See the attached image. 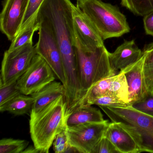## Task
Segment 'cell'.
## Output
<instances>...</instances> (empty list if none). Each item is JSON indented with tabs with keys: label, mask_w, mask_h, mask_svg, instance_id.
Masks as SVG:
<instances>
[{
	"label": "cell",
	"mask_w": 153,
	"mask_h": 153,
	"mask_svg": "<svg viewBox=\"0 0 153 153\" xmlns=\"http://www.w3.org/2000/svg\"><path fill=\"white\" fill-rule=\"evenodd\" d=\"M105 121L100 110L92 105H85L76 109L69 114L67 125L71 127L86 123H101Z\"/></svg>",
	"instance_id": "2e32d148"
},
{
	"label": "cell",
	"mask_w": 153,
	"mask_h": 153,
	"mask_svg": "<svg viewBox=\"0 0 153 153\" xmlns=\"http://www.w3.org/2000/svg\"><path fill=\"white\" fill-rule=\"evenodd\" d=\"M109 123H86L68 127L67 131L70 144L80 153H92L95 147L103 137Z\"/></svg>",
	"instance_id": "9c48e42d"
},
{
	"label": "cell",
	"mask_w": 153,
	"mask_h": 153,
	"mask_svg": "<svg viewBox=\"0 0 153 153\" xmlns=\"http://www.w3.org/2000/svg\"><path fill=\"white\" fill-rule=\"evenodd\" d=\"M143 23L146 34L153 36V11L144 16Z\"/></svg>",
	"instance_id": "f546056e"
},
{
	"label": "cell",
	"mask_w": 153,
	"mask_h": 153,
	"mask_svg": "<svg viewBox=\"0 0 153 153\" xmlns=\"http://www.w3.org/2000/svg\"><path fill=\"white\" fill-rule=\"evenodd\" d=\"M16 85L17 81L7 85L0 86V105H3L21 94Z\"/></svg>",
	"instance_id": "d4e9b609"
},
{
	"label": "cell",
	"mask_w": 153,
	"mask_h": 153,
	"mask_svg": "<svg viewBox=\"0 0 153 153\" xmlns=\"http://www.w3.org/2000/svg\"><path fill=\"white\" fill-rule=\"evenodd\" d=\"M29 144L25 140L3 138L0 140V153H22Z\"/></svg>",
	"instance_id": "7402d4cb"
},
{
	"label": "cell",
	"mask_w": 153,
	"mask_h": 153,
	"mask_svg": "<svg viewBox=\"0 0 153 153\" xmlns=\"http://www.w3.org/2000/svg\"><path fill=\"white\" fill-rule=\"evenodd\" d=\"M29 0H4L0 14V30L12 42L19 33Z\"/></svg>",
	"instance_id": "30bf717a"
},
{
	"label": "cell",
	"mask_w": 153,
	"mask_h": 153,
	"mask_svg": "<svg viewBox=\"0 0 153 153\" xmlns=\"http://www.w3.org/2000/svg\"><path fill=\"white\" fill-rule=\"evenodd\" d=\"M142 54L145 57V61L153 62V42L146 45L142 51Z\"/></svg>",
	"instance_id": "4dcf8cb0"
},
{
	"label": "cell",
	"mask_w": 153,
	"mask_h": 153,
	"mask_svg": "<svg viewBox=\"0 0 153 153\" xmlns=\"http://www.w3.org/2000/svg\"><path fill=\"white\" fill-rule=\"evenodd\" d=\"M104 136L111 141L120 153H140L131 136L116 123H109Z\"/></svg>",
	"instance_id": "5bb4252c"
},
{
	"label": "cell",
	"mask_w": 153,
	"mask_h": 153,
	"mask_svg": "<svg viewBox=\"0 0 153 153\" xmlns=\"http://www.w3.org/2000/svg\"><path fill=\"white\" fill-rule=\"evenodd\" d=\"M121 5L134 15L140 16L153 11V0H121Z\"/></svg>",
	"instance_id": "d6986e66"
},
{
	"label": "cell",
	"mask_w": 153,
	"mask_h": 153,
	"mask_svg": "<svg viewBox=\"0 0 153 153\" xmlns=\"http://www.w3.org/2000/svg\"><path fill=\"white\" fill-rule=\"evenodd\" d=\"M135 109L153 116V94H148L146 97L131 105Z\"/></svg>",
	"instance_id": "83f0119b"
},
{
	"label": "cell",
	"mask_w": 153,
	"mask_h": 153,
	"mask_svg": "<svg viewBox=\"0 0 153 153\" xmlns=\"http://www.w3.org/2000/svg\"><path fill=\"white\" fill-rule=\"evenodd\" d=\"M76 1H77V0H76Z\"/></svg>",
	"instance_id": "d6a6232c"
},
{
	"label": "cell",
	"mask_w": 153,
	"mask_h": 153,
	"mask_svg": "<svg viewBox=\"0 0 153 153\" xmlns=\"http://www.w3.org/2000/svg\"><path fill=\"white\" fill-rule=\"evenodd\" d=\"M75 50L80 85L78 109L82 107L92 87L100 80L113 76L116 73L111 69L109 52L104 45L94 50L85 49L80 45L76 35Z\"/></svg>",
	"instance_id": "3957f363"
},
{
	"label": "cell",
	"mask_w": 153,
	"mask_h": 153,
	"mask_svg": "<svg viewBox=\"0 0 153 153\" xmlns=\"http://www.w3.org/2000/svg\"><path fill=\"white\" fill-rule=\"evenodd\" d=\"M66 89L62 82L53 81L31 95L34 104L31 112H36L61 96L65 97Z\"/></svg>",
	"instance_id": "9a60e30c"
},
{
	"label": "cell",
	"mask_w": 153,
	"mask_h": 153,
	"mask_svg": "<svg viewBox=\"0 0 153 153\" xmlns=\"http://www.w3.org/2000/svg\"><path fill=\"white\" fill-rule=\"evenodd\" d=\"M40 153L39 150L35 147V146H28L22 153Z\"/></svg>",
	"instance_id": "1f68e13d"
},
{
	"label": "cell",
	"mask_w": 153,
	"mask_h": 153,
	"mask_svg": "<svg viewBox=\"0 0 153 153\" xmlns=\"http://www.w3.org/2000/svg\"><path fill=\"white\" fill-rule=\"evenodd\" d=\"M54 75L47 62L36 54L28 68L17 81V87L21 94L31 95L54 81Z\"/></svg>",
	"instance_id": "ba28073f"
},
{
	"label": "cell",
	"mask_w": 153,
	"mask_h": 153,
	"mask_svg": "<svg viewBox=\"0 0 153 153\" xmlns=\"http://www.w3.org/2000/svg\"><path fill=\"white\" fill-rule=\"evenodd\" d=\"M96 105L98 106H124L129 105L112 95L103 96L90 99L86 102L85 105Z\"/></svg>",
	"instance_id": "cb8c5ba5"
},
{
	"label": "cell",
	"mask_w": 153,
	"mask_h": 153,
	"mask_svg": "<svg viewBox=\"0 0 153 153\" xmlns=\"http://www.w3.org/2000/svg\"><path fill=\"white\" fill-rule=\"evenodd\" d=\"M144 84L148 94H153V62L144 61L143 67Z\"/></svg>",
	"instance_id": "4316f807"
},
{
	"label": "cell",
	"mask_w": 153,
	"mask_h": 153,
	"mask_svg": "<svg viewBox=\"0 0 153 153\" xmlns=\"http://www.w3.org/2000/svg\"><path fill=\"white\" fill-rule=\"evenodd\" d=\"M76 6L91 21L103 41L129 33L126 16L117 6L101 0H77Z\"/></svg>",
	"instance_id": "5b68a950"
},
{
	"label": "cell",
	"mask_w": 153,
	"mask_h": 153,
	"mask_svg": "<svg viewBox=\"0 0 153 153\" xmlns=\"http://www.w3.org/2000/svg\"><path fill=\"white\" fill-rule=\"evenodd\" d=\"M144 61L145 57L142 54L137 61L120 71L124 74L128 85L129 105L142 100L148 95L143 79Z\"/></svg>",
	"instance_id": "7c38bea8"
},
{
	"label": "cell",
	"mask_w": 153,
	"mask_h": 153,
	"mask_svg": "<svg viewBox=\"0 0 153 153\" xmlns=\"http://www.w3.org/2000/svg\"><path fill=\"white\" fill-rule=\"evenodd\" d=\"M44 1L45 0H29L28 7L19 32L25 29L31 23L36 21L39 10Z\"/></svg>",
	"instance_id": "603a6c76"
},
{
	"label": "cell",
	"mask_w": 153,
	"mask_h": 153,
	"mask_svg": "<svg viewBox=\"0 0 153 153\" xmlns=\"http://www.w3.org/2000/svg\"><path fill=\"white\" fill-rule=\"evenodd\" d=\"M72 16L75 34L80 45L87 50H94L104 45L91 21L76 5L72 6Z\"/></svg>",
	"instance_id": "8fae6325"
},
{
	"label": "cell",
	"mask_w": 153,
	"mask_h": 153,
	"mask_svg": "<svg viewBox=\"0 0 153 153\" xmlns=\"http://www.w3.org/2000/svg\"><path fill=\"white\" fill-rule=\"evenodd\" d=\"M53 145L55 153H66V150L70 146L67 128L56 136Z\"/></svg>",
	"instance_id": "484cf974"
},
{
	"label": "cell",
	"mask_w": 153,
	"mask_h": 153,
	"mask_svg": "<svg viewBox=\"0 0 153 153\" xmlns=\"http://www.w3.org/2000/svg\"><path fill=\"white\" fill-rule=\"evenodd\" d=\"M71 0H45L37 18L46 21L52 29L61 53L66 75V93L78 94L80 91L75 53V29Z\"/></svg>",
	"instance_id": "6da1fadb"
},
{
	"label": "cell",
	"mask_w": 153,
	"mask_h": 153,
	"mask_svg": "<svg viewBox=\"0 0 153 153\" xmlns=\"http://www.w3.org/2000/svg\"><path fill=\"white\" fill-rule=\"evenodd\" d=\"M34 104V99L31 95L20 94L2 105H0L1 112L7 111L15 115H22L31 112Z\"/></svg>",
	"instance_id": "e0dca14e"
},
{
	"label": "cell",
	"mask_w": 153,
	"mask_h": 153,
	"mask_svg": "<svg viewBox=\"0 0 153 153\" xmlns=\"http://www.w3.org/2000/svg\"><path fill=\"white\" fill-rule=\"evenodd\" d=\"M36 20L40 25L38 42L35 45L36 54L47 62L66 89L67 80L62 57L52 29L44 19L37 17Z\"/></svg>",
	"instance_id": "8992f818"
},
{
	"label": "cell",
	"mask_w": 153,
	"mask_h": 153,
	"mask_svg": "<svg viewBox=\"0 0 153 153\" xmlns=\"http://www.w3.org/2000/svg\"><path fill=\"white\" fill-rule=\"evenodd\" d=\"M39 23L36 20L28 25L25 29L19 32L15 39L11 42L9 51L16 50L25 45L33 43V37L35 33L39 31Z\"/></svg>",
	"instance_id": "ac0fdd59"
},
{
	"label": "cell",
	"mask_w": 153,
	"mask_h": 153,
	"mask_svg": "<svg viewBox=\"0 0 153 153\" xmlns=\"http://www.w3.org/2000/svg\"><path fill=\"white\" fill-rule=\"evenodd\" d=\"M111 94L129 104L128 85L123 72L120 71L116 74L115 78L111 84Z\"/></svg>",
	"instance_id": "ffe728a7"
},
{
	"label": "cell",
	"mask_w": 153,
	"mask_h": 153,
	"mask_svg": "<svg viewBox=\"0 0 153 153\" xmlns=\"http://www.w3.org/2000/svg\"><path fill=\"white\" fill-rule=\"evenodd\" d=\"M92 153H120L111 141L103 136L95 147Z\"/></svg>",
	"instance_id": "f1b7e54d"
},
{
	"label": "cell",
	"mask_w": 153,
	"mask_h": 153,
	"mask_svg": "<svg viewBox=\"0 0 153 153\" xmlns=\"http://www.w3.org/2000/svg\"><path fill=\"white\" fill-rule=\"evenodd\" d=\"M67 107L61 96L38 111L30 113V135L40 153H49L56 136L67 128Z\"/></svg>",
	"instance_id": "7a4b0ae2"
},
{
	"label": "cell",
	"mask_w": 153,
	"mask_h": 153,
	"mask_svg": "<svg viewBox=\"0 0 153 153\" xmlns=\"http://www.w3.org/2000/svg\"><path fill=\"white\" fill-rule=\"evenodd\" d=\"M99 106L112 122L119 124L131 136L140 153H153V116L130 105Z\"/></svg>",
	"instance_id": "277c9868"
},
{
	"label": "cell",
	"mask_w": 153,
	"mask_h": 153,
	"mask_svg": "<svg viewBox=\"0 0 153 153\" xmlns=\"http://www.w3.org/2000/svg\"><path fill=\"white\" fill-rule=\"evenodd\" d=\"M115 76L116 75L104 79L92 87L88 92L82 106H84L86 102L90 99L103 96L111 95V84L115 78Z\"/></svg>",
	"instance_id": "44dd1931"
},
{
	"label": "cell",
	"mask_w": 153,
	"mask_h": 153,
	"mask_svg": "<svg viewBox=\"0 0 153 153\" xmlns=\"http://www.w3.org/2000/svg\"><path fill=\"white\" fill-rule=\"evenodd\" d=\"M33 44L30 43L14 51L5 52L1 63L0 86L16 82L25 72L36 54L35 45Z\"/></svg>",
	"instance_id": "52a82bcc"
},
{
	"label": "cell",
	"mask_w": 153,
	"mask_h": 153,
	"mask_svg": "<svg viewBox=\"0 0 153 153\" xmlns=\"http://www.w3.org/2000/svg\"><path fill=\"white\" fill-rule=\"evenodd\" d=\"M142 56V51L136 45L135 41H125L113 53H109L110 66L114 73L121 71L137 61Z\"/></svg>",
	"instance_id": "4fadbf2b"
}]
</instances>
